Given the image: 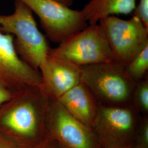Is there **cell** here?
Segmentation results:
<instances>
[{"label":"cell","mask_w":148,"mask_h":148,"mask_svg":"<svg viewBox=\"0 0 148 148\" xmlns=\"http://www.w3.org/2000/svg\"><path fill=\"white\" fill-rule=\"evenodd\" d=\"M49 98L41 88L29 87L14 93L0 108V134L21 148H30L47 138Z\"/></svg>","instance_id":"obj_1"},{"label":"cell","mask_w":148,"mask_h":148,"mask_svg":"<svg viewBox=\"0 0 148 148\" xmlns=\"http://www.w3.org/2000/svg\"><path fill=\"white\" fill-rule=\"evenodd\" d=\"M0 27L13 36L19 57L33 69L40 71L46 62L51 47L46 36L39 30L31 10L21 1L15 0L12 14H0Z\"/></svg>","instance_id":"obj_2"},{"label":"cell","mask_w":148,"mask_h":148,"mask_svg":"<svg viewBox=\"0 0 148 148\" xmlns=\"http://www.w3.org/2000/svg\"><path fill=\"white\" fill-rule=\"evenodd\" d=\"M125 65L111 60L81 66V82L88 88L99 104H131L136 82L128 76Z\"/></svg>","instance_id":"obj_3"},{"label":"cell","mask_w":148,"mask_h":148,"mask_svg":"<svg viewBox=\"0 0 148 148\" xmlns=\"http://www.w3.org/2000/svg\"><path fill=\"white\" fill-rule=\"evenodd\" d=\"M48 55L82 66L112 60L104 32L99 24L85 29L64 39Z\"/></svg>","instance_id":"obj_4"},{"label":"cell","mask_w":148,"mask_h":148,"mask_svg":"<svg viewBox=\"0 0 148 148\" xmlns=\"http://www.w3.org/2000/svg\"><path fill=\"white\" fill-rule=\"evenodd\" d=\"M98 24L106 36L112 60L126 65L148 45V28L135 16L127 20L108 16Z\"/></svg>","instance_id":"obj_5"},{"label":"cell","mask_w":148,"mask_h":148,"mask_svg":"<svg viewBox=\"0 0 148 148\" xmlns=\"http://www.w3.org/2000/svg\"><path fill=\"white\" fill-rule=\"evenodd\" d=\"M136 109L132 103L123 106L99 104L92 129L101 148L134 142L137 129Z\"/></svg>","instance_id":"obj_6"},{"label":"cell","mask_w":148,"mask_h":148,"mask_svg":"<svg viewBox=\"0 0 148 148\" xmlns=\"http://www.w3.org/2000/svg\"><path fill=\"white\" fill-rule=\"evenodd\" d=\"M19 1L37 15L46 36L52 42L59 44L88 26L81 11L73 10L56 0Z\"/></svg>","instance_id":"obj_7"},{"label":"cell","mask_w":148,"mask_h":148,"mask_svg":"<svg viewBox=\"0 0 148 148\" xmlns=\"http://www.w3.org/2000/svg\"><path fill=\"white\" fill-rule=\"evenodd\" d=\"M47 133L61 148H101L92 129L73 116L57 99L49 98Z\"/></svg>","instance_id":"obj_8"},{"label":"cell","mask_w":148,"mask_h":148,"mask_svg":"<svg viewBox=\"0 0 148 148\" xmlns=\"http://www.w3.org/2000/svg\"><path fill=\"white\" fill-rule=\"evenodd\" d=\"M0 82L14 93L29 87L42 89L39 70L24 62L16 52L12 35L0 27Z\"/></svg>","instance_id":"obj_9"},{"label":"cell","mask_w":148,"mask_h":148,"mask_svg":"<svg viewBox=\"0 0 148 148\" xmlns=\"http://www.w3.org/2000/svg\"><path fill=\"white\" fill-rule=\"evenodd\" d=\"M40 71L42 90L50 98L58 99L81 82V66L48 55Z\"/></svg>","instance_id":"obj_10"},{"label":"cell","mask_w":148,"mask_h":148,"mask_svg":"<svg viewBox=\"0 0 148 148\" xmlns=\"http://www.w3.org/2000/svg\"><path fill=\"white\" fill-rule=\"evenodd\" d=\"M57 99L73 116L92 128L99 103L83 83L80 82Z\"/></svg>","instance_id":"obj_11"},{"label":"cell","mask_w":148,"mask_h":148,"mask_svg":"<svg viewBox=\"0 0 148 148\" xmlns=\"http://www.w3.org/2000/svg\"><path fill=\"white\" fill-rule=\"evenodd\" d=\"M136 5V0H90L81 11L92 25L108 16L132 14Z\"/></svg>","instance_id":"obj_12"},{"label":"cell","mask_w":148,"mask_h":148,"mask_svg":"<svg viewBox=\"0 0 148 148\" xmlns=\"http://www.w3.org/2000/svg\"><path fill=\"white\" fill-rule=\"evenodd\" d=\"M128 76L135 82L144 79L148 75V45L125 65Z\"/></svg>","instance_id":"obj_13"},{"label":"cell","mask_w":148,"mask_h":148,"mask_svg":"<svg viewBox=\"0 0 148 148\" xmlns=\"http://www.w3.org/2000/svg\"><path fill=\"white\" fill-rule=\"evenodd\" d=\"M132 103L136 109L144 114L148 112V75L136 82L133 93Z\"/></svg>","instance_id":"obj_14"},{"label":"cell","mask_w":148,"mask_h":148,"mask_svg":"<svg viewBox=\"0 0 148 148\" xmlns=\"http://www.w3.org/2000/svg\"><path fill=\"white\" fill-rule=\"evenodd\" d=\"M137 127L135 142L139 148H148V119L144 118Z\"/></svg>","instance_id":"obj_15"},{"label":"cell","mask_w":148,"mask_h":148,"mask_svg":"<svg viewBox=\"0 0 148 148\" xmlns=\"http://www.w3.org/2000/svg\"><path fill=\"white\" fill-rule=\"evenodd\" d=\"M132 14V16L138 18L148 28V0H139Z\"/></svg>","instance_id":"obj_16"},{"label":"cell","mask_w":148,"mask_h":148,"mask_svg":"<svg viewBox=\"0 0 148 148\" xmlns=\"http://www.w3.org/2000/svg\"><path fill=\"white\" fill-rule=\"evenodd\" d=\"M14 93L3 83L0 82V108L5 103L10 101Z\"/></svg>","instance_id":"obj_17"},{"label":"cell","mask_w":148,"mask_h":148,"mask_svg":"<svg viewBox=\"0 0 148 148\" xmlns=\"http://www.w3.org/2000/svg\"><path fill=\"white\" fill-rule=\"evenodd\" d=\"M30 148H61V147L55 140L47 137L41 143Z\"/></svg>","instance_id":"obj_18"},{"label":"cell","mask_w":148,"mask_h":148,"mask_svg":"<svg viewBox=\"0 0 148 148\" xmlns=\"http://www.w3.org/2000/svg\"><path fill=\"white\" fill-rule=\"evenodd\" d=\"M0 148H21L10 139L0 134Z\"/></svg>","instance_id":"obj_19"},{"label":"cell","mask_w":148,"mask_h":148,"mask_svg":"<svg viewBox=\"0 0 148 148\" xmlns=\"http://www.w3.org/2000/svg\"><path fill=\"white\" fill-rule=\"evenodd\" d=\"M139 148L138 147L137 144L135 142L133 143H129L125 145H120V146H117V147H111V148Z\"/></svg>","instance_id":"obj_20"},{"label":"cell","mask_w":148,"mask_h":148,"mask_svg":"<svg viewBox=\"0 0 148 148\" xmlns=\"http://www.w3.org/2000/svg\"><path fill=\"white\" fill-rule=\"evenodd\" d=\"M56 1L63 4L64 5H66L70 7L73 3V0H56Z\"/></svg>","instance_id":"obj_21"}]
</instances>
